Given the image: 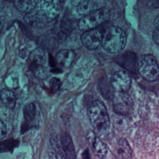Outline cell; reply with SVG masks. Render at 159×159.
I'll return each instance as SVG.
<instances>
[{
	"label": "cell",
	"mask_w": 159,
	"mask_h": 159,
	"mask_svg": "<svg viewBox=\"0 0 159 159\" xmlns=\"http://www.w3.org/2000/svg\"><path fill=\"white\" fill-rule=\"evenodd\" d=\"M7 134V128L2 121L0 120V140L3 139Z\"/></svg>",
	"instance_id": "cell-22"
},
{
	"label": "cell",
	"mask_w": 159,
	"mask_h": 159,
	"mask_svg": "<svg viewBox=\"0 0 159 159\" xmlns=\"http://www.w3.org/2000/svg\"><path fill=\"white\" fill-rule=\"evenodd\" d=\"M112 152L116 159H131L132 155V149L124 138H119L114 143Z\"/></svg>",
	"instance_id": "cell-10"
},
{
	"label": "cell",
	"mask_w": 159,
	"mask_h": 159,
	"mask_svg": "<svg viewBox=\"0 0 159 159\" xmlns=\"http://www.w3.org/2000/svg\"><path fill=\"white\" fill-rule=\"evenodd\" d=\"M89 140L94 154L99 158H104L107 153V145L93 134L89 135Z\"/></svg>",
	"instance_id": "cell-15"
},
{
	"label": "cell",
	"mask_w": 159,
	"mask_h": 159,
	"mask_svg": "<svg viewBox=\"0 0 159 159\" xmlns=\"http://www.w3.org/2000/svg\"><path fill=\"white\" fill-rule=\"evenodd\" d=\"M36 7L51 21L59 15L61 9L59 0H37Z\"/></svg>",
	"instance_id": "cell-9"
},
{
	"label": "cell",
	"mask_w": 159,
	"mask_h": 159,
	"mask_svg": "<svg viewBox=\"0 0 159 159\" xmlns=\"http://www.w3.org/2000/svg\"><path fill=\"white\" fill-rule=\"evenodd\" d=\"M60 147L64 159H75L76 152L73 140L68 133H63L60 136Z\"/></svg>",
	"instance_id": "cell-12"
},
{
	"label": "cell",
	"mask_w": 159,
	"mask_h": 159,
	"mask_svg": "<svg viewBox=\"0 0 159 159\" xmlns=\"http://www.w3.org/2000/svg\"><path fill=\"white\" fill-rule=\"evenodd\" d=\"M61 82L60 79L57 78H52L49 81V91L51 93L54 94L57 93L60 88Z\"/></svg>",
	"instance_id": "cell-21"
},
{
	"label": "cell",
	"mask_w": 159,
	"mask_h": 159,
	"mask_svg": "<svg viewBox=\"0 0 159 159\" xmlns=\"http://www.w3.org/2000/svg\"><path fill=\"white\" fill-rule=\"evenodd\" d=\"M110 83L115 91L126 92L130 88L131 78L127 72L121 70L112 75Z\"/></svg>",
	"instance_id": "cell-8"
},
{
	"label": "cell",
	"mask_w": 159,
	"mask_h": 159,
	"mask_svg": "<svg viewBox=\"0 0 159 159\" xmlns=\"http://www.w3.org/2000/svg\"><path fill=\"white\" fill-rule=\"evenodd\" d=\"M82 158L83 159H91L90 155H89V150L88 148H86V150H84L82 153Z\"/></svg>",
	"instance_id": "cell-25"
},
{
	"label": "cell",
	"mask_w": 159,
	"mask_h": 159,
	"mask_svg": "<svg viewBox=\"0 0 159 159\" xmlns=\"http://www.w3.org/2000/svg\"><path fill=\"white\" fill-rule=\"evenodd\" d=\"M127 37L124 31L117 26L106 27L103 32L101 45L107 52H121L126 44Z\"/></svg>",
	"instance_id": "cell-1"
},
{
	"label": "cell",
	"mask_w": 159,
	"mask_h": 159,
	"mask_svg": "<svg viewBox=\"0 0 159 159\" xmlns=\"http://www.w3.org/2000/svg\"><path fill=\"white\" fill-rule=\"evenodd\" d=\"M47 57L44 50L37 48L30 52L28 58V65L34 75L40 80L48 76V69L46 65Z\"/></svg>",
	"instance_id": "cell-3"
},
{
	"label": "cell",
	"mask_w": 159,
	"mask_h": 159,
	"mask_svg": "<svg viewBox=\"0 0 159 159\" xmlns=\"http://www.w3.org/2000/svg\"><path fill=\"white\" fill-rule=\"evenodd\" d=\"M104 22L97 28L84 31L81 35V42L87 48L95 50L101 45L103 32L106 27H104Z\"/></svg>",
	"instance_id": "cell-7"
},
{
	"label": "cell",
	"mask_w": 159,
	"mask_h": 159,
	"mask_svg": "<svg viewBox=\"0 0 159 159\" xmlns=\"http://www.w3.org/2000/svg\"><path fill=\"white\" fill-rule=\"evenodd\" d=\"M25 22L29 25L34 27H43L51 20L40 11L33 10L27 13L24 16Z\"/></svg>",
	"instance_id": "cell-11"
},
{
	"label": "cell",
	"mask_w": 159,
	"mask_h": 159,
	"mask_svg": "<svg viewBox=\"0 0 159 159\" xmlns=\"http://www.w3.org/2000/svg\"><path fill=\"white\" fill-rule=\"evenodd\" d=\"M137 70L140 75L147 81H153L158 78V65L152 55H142L139 61Z\"/></svg>",
	"instance_id": "cell-4"
},
{
	"label": "cell",
	"mask_w": 159,
	"mask_h": 159,
	"mask_svg": "<svg viewBox=\"0 0 159 159\" xmlns=\"http://www.w3.org/2000/svg\"><path fill=\"white\" fill-rule=\"evenodd\" d=\"M24 117L27 124H31L35 119L37 114L36 107L34 104L29 103L25 105L23 109Z\"/></svg>",
	"instance_id": "cell-20"
},
{
	"label": "cell",
	"mask_w": 159,
	"mask_h": 159,
	"mask_svg": "<svg viewBox=\"0 0 159 159\" xmlns=\"http://www.w3.org/2000/svg\"><path fill=\"white\" fill-rule=\"evenodd\" d=\"M8 1H13V0H8Z\"/></svg>",
	"instance_id": "cell-28"
},
{
	"label": "cell",
	"mask_w": 159,
	"mask_h": 159,
	"mask_svg": "<svg viewBox=\"0 0 159 159\" xmlns=\"http://www.w3.org/2000/svg\"><path fill=\"white\" fill-rule=\"evenodd\" d=\"M115 112L120 116H127L133 109V102L125 92H116L112 99Z\"/></svg>",
	"instance_id": "cell-6"
},
{
	"label": "cell",
	"mask_w": 159,
	"mask_h": 159,
	"mask_svg": "<svg viewBox=\"0 0 159 159\" xmlns=\"http://www.w3.org/2000/svg\"><path fill=\"white\" fill-rule=\"evenodd\" d=\"M75 57L74 51L68 49H62L57 52L55 60L57 63L62 68H68L72 64Z\"/></svg>",
	"instance_id": "cell-14"
},
{
	"label": "cell",
	"mask_w": 159,
	"mask_h": 159,
	"mask_svg": "<svg viewBox=\"0 0 159 159\" xmlns=\"http://www.w3.org/2000/svg\"><path fill=\"white\" fill-rule=\"evenodd\" d=\"M2 28H3V22H2V20L0 19V33H1V30H2Z\"/></svg>",
	"instance_id": "cell-27"
},
{
	"label": "cell",
	"mask_w": 159,
	"mask_h": 159,
	"mask_svg": "<svg viewBox=\"0 0 159 159\" xmlns=\"http://www.w3.org/2000/svg\"><path fill=\"white\" fill-rule=\"evenodd\" d=\"M16 7L22 12L29 13L35 9L37 0H13Z\"/></svg>",
	"instance_id": "cell-18"
},
{
	"label": "cell",
	"mask_w": 159,
	"mask_h": 159,
	"mask_svg": "<svg viewBox=\"0 0 159 159\" xmlns=\"http://www.w3.org/2000/svg\"><path fill=\"white\" fill-rule=\"evenodd\" d=\"M99 89L104 98L107 100L112 99L115 91L113 89L110 81L109 82L106 79L101 80L99 82Z\"/></svg>",
	"instance_id": "cell-19"
},
{
	"label": "cell",
	"mask_w": 159,
	"mask_h": 159,
	"mask_svg": "<svg viewBox=\"0 0 159 159\" xmlns=\"http://www.w3.org/2000/svg\"><path fill=\"white\" fill-rule=\"evenodd\" d=\"M0 99L7 108L13 109L15 107L16 98L12 91L6 89L1 90L0 91Z\"/></svg>",
	"instance_id": "cell-16"
},
{
	"label": "cell",
	"mask_w": 159,
	"mask_h": 159,
	"mask_svg": "<svg viewBox=\"0 0 159 159\" xmlns=\"http://www.w3.org/2000/svg\"><path fill=\"white\" fill-rule=\"evenodd\" d=\"M50 158V159H64L63 155L61 153V152H60V153L57 152L52 153H51Z\"/></svg>",
	"instance_id": "cell-24"
},
{
	"label": "cell",
	"mask_w": 159,
	"mask_h": 159,
	"mask_svg": "<svg viewBox=\"0 0 159 159\" xmlns=\"http://www.w3.org/2000/svg\"><path fill=\"white\" fill-rule=\"evenodd\" d=\"M152 37L154 42L157 45H158L159 43V30H158V27H155L153 32L152 34Z\"/></svg>",
	"instance_id": "cell-23"
},
{
	"label": "cell",
	"mask_w": 159,
	"mask_h": 159,
	"mask_svg": "<svg viewBox=\"0 0 159 159\" xmlns=\"http://www.w3.org/2000/svg\"><path fill=\"white\" fill-rule=\"evenodd\" d=\"M154 22H155V27H158L159 25H158V22H159V20H158V17L157 16L155 20H154Z\"/></svg>",
	"instance_id": "cell-26"
},
{
	"label": "cell",
	"mask_w": 159,
	"mask_h": 159,
	"mask_svg": "<svg viewBox=\"0 0 159 159\" xmlns=\"http://www.w3.org/2000/svg\"><path fill=\"white\" fill-rule=\"evenodd\" d=\"M89 122L94 130L98 134H104L109 128L110 119L107 109L100 101L92 102L88 109Z\"/></svg>",
	"instance_id": "cell-2"
},
{
	"label": "cell",
	"mask_w": 159,
	"mask_h": 159,
	"mask_svg": "<svg viewBox=\"0 0 159 159\" xmlns=\"http://www.w3.org/2000/svg\"><path fill=\"white\" fill-rule=\"evenodd\" d=\"M96 2L93 0H83L77 6V12L81 16H84L98 9Z\"/></svg>",
	"instance_id": "cell-17"
},
{
	"label": "cell",
	"mask_w": 159,
	"mask_h": 159,
	"mask_svg": "<svg viewBox=\"0 0 159 159\" xmlns=\"http://www.w3.org/2000/svg\"><path fill=\"white\" fill-rule=\"evenodd\" d=\"M105 19L106 16L104 12L102 9H98L83 16L79 20L78 25L81 30L86 31L99 27L105 22Z\"/></svg>",
	"instance_id": "cell-5"
},
{
	"label": "cell",
	"mask_w": 159,
	"mask_h": 159,
	"mask_svg": "<svg viewBox=\"0 0 159 159\" xmlns=\"http://www.w3.org/2000/svg\"><path fill=\"white\" fill-rule=\"evenodd\" d=\"M115 61L120 66L130 71H135L136 68L137 58L134 53L127 52L115 58Z\"/></svg>",
	"instance_id": "cell-13"
}]
</instances>
